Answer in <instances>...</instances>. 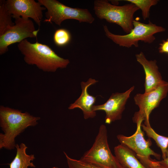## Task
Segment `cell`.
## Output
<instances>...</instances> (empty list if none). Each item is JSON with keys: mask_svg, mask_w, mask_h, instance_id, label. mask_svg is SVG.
<instances>
[{"mask_svg": "<svg viewBox=\"0 0 168 168\" xmlns=\"http://www.w3.org/2000/svg\"><path fill=\"white\" fill-rule=\"evenodd\" d=\"M40 119L27 112L2 105L0 106V148L12 150L16 148V137L29 126H34Z\"/></svg>", "mask_w": 168, "mask_h": 168, "instance_id": "cell-1", "label": "cell"}, {"mask_svg": "<svg viewBox=\"0 0 168 168\" xmlns=\"http://www.w3.org/2000/svg\"><path fill=\"white\" fill-rule=\"evenodd\" d=\"M17 47L27 64L35 65L45 72H54L58 68H66L70 63L68 59L58 55L48 46L37 41L31 43L26 39L18 43Z\"/></svg>", "mask_w": 168, "mask_h": 168, "instance_id": "cell-2", "label": "cell"}, {"mask_svg": "<svg viewBox=\"0 0 168 168\" xmlns=\"http://www.w3.org/2000/svg\"><path fill=\"white\" fill-rule=\"evenodd\" d=\"M139 9L130 3L122 6L112 4L107 0H95L93 9L100 19L119 26L127 34L133 29L134 13Z\"/></svg>", "mask_w": 168, "mask_h": 168, "instance_id": "cell-3", "label": "cell"}, {"mask_svg": "<svg viewBox=\"0 0 168 168\" xmlns=\"http://www.w3.org/2000/svg\"><path fill=\"white\" fill-rule=\"evenodd\" d=\"M133 29L130 33L124 35H115L111 33L106 25L104 26L105 35L119 46L129 48L133 45L138 46L139 41L150 44L155 39V34L165 31L163 27L156 25L150 21L147 24L136 20L133 21Z\"/></svg>", "mask_w": 168, "mask_h": 168, "instance_id": "cell-4", "label": "cell"}, {"mask_svg": "<svg viewBox=\"0 0 168 168\" xmlns=\"http://www.w3.org/2000/svg\"><path fill=\"white\" fill-rule=\"evenodd\" d=\"M80 159L103 168H123L110 150L107 129L104 124L100 126L91 147Z\"/></svg>", "mask_w": 168, "mask_h": 168, "instance_id": "cell-5", "label": "cell"}, {"mask_svg": "<svg viewBox=\"0 0 168 168\" xmlns=\"http://www.w3.org/2000/svg\"><path fill=\"white\" fill-rule=\"evenodd\" d=\"M47 9L44 21L60 26L64 21L74 19L80 22L91 24L95 18L87 9L72 8L66 6L56 0H38Z\"/></svg>", "mask_w": 168, "mask_h": 168, "instance_id": "cell-6", "label": "cell"}, {"mask_svg": "<svg viewBox=\"0 0 168 168\" xmlns=\"http://www.w3.org/2000/svg\"><path fill=\"white\" fill-rule=\"evenodd\" d=\"M168 92V82L165 81L154 90L147 93L137 94L134 97L135 104L139 108L133 117L134 122L144 121V124L150 126L149 116L152 110L158 107Z\"/></svg>", "mask_w": 168, "mask_h": 168, "instance_id": "cell-7", "label": "cell"}, {"mask_svg": "<svg viewBox=\"0 0 168 168\" xmlns=\"http://www.w3.org/2000/svg\"><path fill=\"white\" fill-rule=\"evenodd\" d=\"M39 31V29H35L30 19L21 17L15 19L14 25L0 35V54L7 52L11 44L19 43L27 38L36 37Z\"/></svg>", "mask_w": 168, "mask_h": 168, "instance_id": "cell-8", "label": "cell"}, {"mask_svg": "<svg viewBox=\"0 0 168 168\" xmlns=\"http://www.w3.org/2000/svg\"><path fill=\"white\" fill-rule=\"evenodd\" d=\"M142 121H138L136 123L137 128L133 135L126 136L122 134L117 136V138L120 144H123L133 151L140 161L151 158L153 156L158 159L161 157L160 154L156 153L150 148L152 143L150 141L145 140L141 127Z\"/></svg>", "mask_w": 168, "mask_h": 168, "instance_id": "cell-9", "label": "cell"}, {"mask_svg": "<svg viewBox=\"0 0 168 168\" xmlns=\"http://www.w3.org/2000/svg\"><path fill=\"white\" fill-rule=\"evenodd\" d=\"M6 5L12 18H30L39 26L43 18L42 11L46 9L34 0H7Z\"/></svg>", "mask_w": 168, "mask_h": 168, "instance_id": "cell-10", "label": "cell"}, {"mask_svg": "<svg viewBox=\"0 0 168 168\" xmlns=\"http://www.w3.org/2000/svg\"><path fill=\"white\" fill-rule=\"evenodd\" d=\"M134 88L133 86L124 92L112 94L105 103L100 105H94L93 108V110L96 112L101 110L105 112V121L106 124H110L113 122L120 119L127 101Z\"/></svg>", "mask_w": 168, "mask_h": 168, "instance_id": "cell-11", "label": "cell"}, {"mask_svg": "<svg viewBox=\"0 0 168 168\" xmlns=\"http://www.w3.org/2000/svg\"><path fill=\"white\" fill-rule=\"evenodd\" d=\"M136 57L137 61L142 66L145 73L144 93L154 90L164 83L165 81L162 79L156 60H148L142 52L136 54Z\"/></svg>", "mask_w": 168, "mask_h": 168, "instance_id": "cell-12", "label": "cell"}, {"mask_svg": "<svg viewBox=\"0 0 168 168\" xmlns=\"http://www.w3.org/2000/svg\"><path fill=\"white\" fill-rule=\"evenodd\" d=\"M97 82L98 81L92 78H89L86 82H82L81 85L82 91L81 95L74 103L69 105L68 109H80L83 112L85 119L94 117L96 113L93 110V108L96 101V97L90 95L88 92V89L91 85Z\"/></svg>", "mask_w": 168, "mask_h": 168, "instance_id": "cell-13", "label": "cell"}, {"mask_svg": "<svg viewBox=\"0 0 168 168\" xmlns=\"http://www.w3.org/2000/svg\"><path fill=\"white\" fill-rule=\"evenodd\" d=\"M115 156L123 168H147L137 158L135 153L120 144L114 148Z\"/></svg>", "mask_w": 168, "mask_h": 168, "instance_id": "cell-14", "label": "cell"}, {"mask_svg": "<svg viewBox=\"0 0 168 168\" xmlns=\"http://www.w3.org/2000/svg\"><path fill=\"white\" fill-rule=\"evenodd\" d=\"M16 154L15 157L10 163L8 164L10 168H28L29 167L35 168L32 162L35 158L34 154L28 155L26 150L27 147L24 143L20 145L16 144Z\"/></svg>", "mask_w": 168, "mask_h": 168, "instance_id": "cell-15", "label": "cell"}, {"mask_svg": "<svg viewBox=\"0 0 168 168\" xmlns=\"http://www.w3.org/2000/svg\"><path fill=\"white\" fill-rule=\"evenodd\" d=\"M143 130L147 136L152 138L156 142L158 146L160 148L162 154L163 159L166 157V152L168 147V137L160 135L156 133L151 126H147L144 124H142Z\"/></svg>", "mask_w": 168, "mask_h": 168, "instance_id": "cell-16", "label": "cell"}, {"mask_svg": "<svg viewBox=\"0 0 168 168\" xmlns=\"http://www.w3.org/2000/svg\"><path fill=\"white\" fill-rule=\"evenodd\" d=\"M12 16L8 11L6 5V1H0V35L15 23L12 21Z\"/></svg>", "mask_w": 168, "mask_h": 168, "instance_id": "cell-17", "label": "cell"}, {"mask_svg": "<svg viewBox=\"0 0 168 168\" xmlns=\"http://www.w3.org/2000/svg\"><path fill=\"white\" fill-rule=\"evenodd\" d=\"M132 3L141 9L142 15L144 20L148 18L149 16L150 9L151 7L156 5L158 1L157 0H125Z\"/></svg>", "mask_w": 168, "mask_h": 168, "instance_id": "cell-18", "label": "cell"}, {"mask_svg": "<svg viewBox=\"0 0 168 168\" xmlns=\"http://www.w3.org/2000/svg\"><path fill=\"white\" fill-rule=\"evenodd\" d=\"M71 38L70 32L67 29L60 28L57 30L53 36L55 44L59 47L66 45L70 41Z\"/></svg>", "mask_w": 168, "mask_h": 168, "instance_id": "cell-19", "label": "cell"}, {"mask_svg": "<svg viewBox=\"0 0 168 168\" xmlns=\"http://www.w3.org/2000/svg\"><path fill=\"white\" fill-rule=\"evenodd\" d=\"M63 153L67 160L68 168H103L87 163L79 160L72 159L64 152Z\"/></svg>", "mask_w": 168, "mask_h": 168, "instance_id": "cell-20", "label": "cell"}, {"mask_svg": "<svg viewBox=\"0 0 168 168\" xmlns=\"http://www.w3.org/2000/svg\"><path fill=\"white\" fill-rule=\"evenodd\" d=\"M143 162L142 163L147 168H167L161 165L158 161L153 160L151 158Z\"/></svg>", "mask_w": 168, "mask_h": 168, "instance_id": "cell-21", "label": "cell"}, {"mask_svg": "<svg viewBox=\"0 0 168 168\" xmlns=\"http://www.w3.org/2000/svg\"><path fill=\"white\" fill-rule=\"evenodd\" d=\"M158 48L159 51L161 53L168 54V39L166 40H163L160 44Z\"/></svg>", "mask_w": 168, "mask_h": 168, "instance_id": "cell-22", "label": "cell"}, {"mask_svg": "<svg viewBox=\"0 0 168 168\" xmlns=\"http://www.w3.org/2000/svg\"><path fill=\"white\" fill-rule=\"evenodd\" d=\"M160 164L163 166L168 168V149L167 150L166 157L162 160L158 161Z\"/></svg>", "mask_w": 168, "mask_h": 168, "instance_id": "cell-23", "label": "cell"}]
</instances>
